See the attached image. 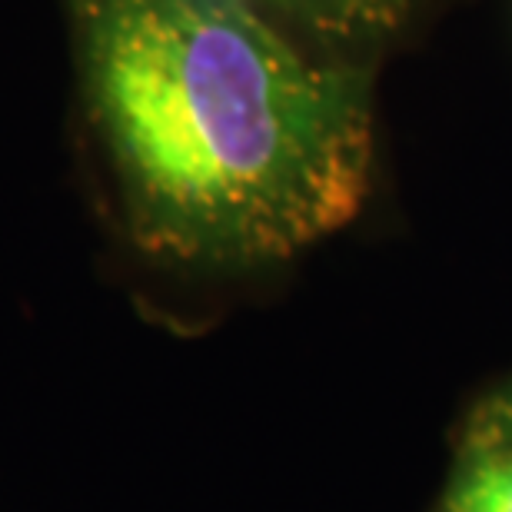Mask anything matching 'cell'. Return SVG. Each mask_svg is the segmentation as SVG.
I'll return each instance as SVG.
<instances>
[{"label":"cell","instance_id":"7a4b0ae2","mask_svg":"<svg viewBox=\"0 0 512 512\" xmlns=\"http://www.w3.org/2000/svg\"><path fill=\"white\" fill-rule=\"evenodd\" d=\"M266 4L323 37L356 40L393 27L413 0H266Z\"/></svg>","mask_w":512,"mask_h":512},{"label":"cell","instance_id":"6da1fadb","mask_svg":"<svg viewBox=\"0 0 512 512\" xmlns=\"http://www.w3.org/2000/svg\"><path fill=\"white\" fill-rule=\"evenodd\" d=\"M133 237L180 263H276L360 213L373 114L266 0H64Z\"/></svg>","mask_w":512,"mask_h":512},{"label":"cell","instance_id":"277c9868","mask_svg":"<svg viewBox=\"0 0 512 512\" xmlns=\"http://www.w3.org/2000/svg\"><path fill=\"white\" fill-rule=\"evenodd\" d=\"M503 423L512 429V396L506 399V403H503Z\"/></svg>","mask_w":512,"mask_h":512},{"label":"cell","instance_id":"3957f363","mask_svg":"<svg viewBox=\"0 0 512 512\" xmlns=\"http://www.w3.org/2000/svg\"><path fill=\"white\" fill-rule=\"evenodd\" d=\"M443 512H512V446L489 436L469 449L443 496Z\"/></svg>","mask_w":512,"mask_h":512}]
</instances>
